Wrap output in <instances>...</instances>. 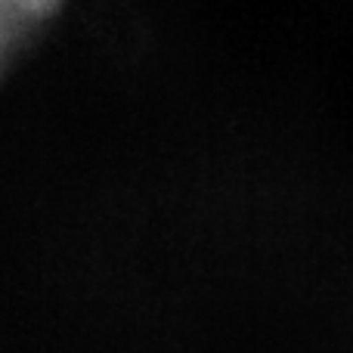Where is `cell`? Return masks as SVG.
I'll list each match as a JSON object with an SVG mask.
<instances>
[{"instance_id": "obj_1", "label": "cell", "mask_w": 353, "mask_h": 353, "mask_svg": "<svg viewBox=\"0 0 353 353\" xmlns=\"http://www.w3.org/2000/svg\"><path fill=\"white\" fill-rule=\"evenodd\" d=\"M62 0H0V78L22 47L50 22Z\"/></svg>"}]
</instances>
